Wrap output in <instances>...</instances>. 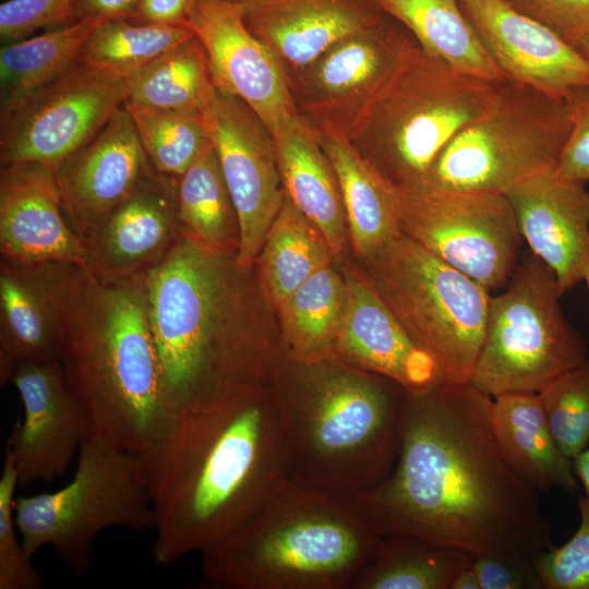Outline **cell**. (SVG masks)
Listing matches in <instances>:
<instances>
[{"instance_id": "32", "label": "cell", "mask_w": 589, "mask_h": 589, "mask_svg": "<svg viewBox=\"0 0 589 589\" xmlns=\"http://www.w3.org/2000/svg\"><path fill=\"white\" fill-rule=\"evenodd\" d=\"M471 560L467 551L417 537L381 534L375 552L349 589H450Z\"/></svg>"}, {"instance_id": "2", "label": "cell", "mask_w": 589, "mask_h": 589, "mask_svg": "<svg viewBox=\"0 0 589 589\" xmlns=\"http://www.w3.org/2000/svg\"><path fill=\"white\" fill-rule=\"evenodd\" d=\"M136 456L156 518L152 557L161 566L220 541L287 481L267 383L173 408Z\"/></svg>"}, {"instance_id": "1", "label": "cell", "mask_w": 589, "mask_h": 589, "mask_svg": "<svg viewBox=\"0 0 589 589\" xmlns=\"http://www.w3.org/2000/svg\"><path fill=\"white\" fill-rule=\"evenodd\" d=\"M492 405L470 383L406 394L392 472L352 498L377 533L472 555L533 557L553 546L538 491L498 447Z\"/></svg>"}, {"instance_id": "29", "label": "cell", "mask_w": 589, "mask_h": 589, "mask_svg": "<svg viewBox=\"0 0 589 589\" xmlns=\"http://www.w3.org/2000/svg\"><path fill=\"white\" fill-rule=\"evenodd\" d=\"M347 303L345 277L332 264L313 274L277 309L284 353L303 363L333 358Z\"/></svg>"}, {"instance_id": "10", "label": "cell", "mask_w": 589, "mask_h": 589, "mask_svg": "<svg viewBox=\"0 0 589 589\" xmlns=\"http://www.w3.org/2000/svg\"><path fill=\"white\" fill-rule=\"evenodd\" d=\"M561 296L552 271L532 253L526 254L505 290L491 297L469 383L492 398L538 394L584 363L586 344L564 316Z\"/></svg>"}, {"instance_id": "13", "label": "cell", "mask_w": 589, "mask_h": 589, "mask_svg": "<svg viewBox=\"0 0 589 589\" xmlns=\"http://www.w3.org/2000/svg\"><path fill=\"white\" fill-rule=\"evenodd\" d=\"M134 76L77 61L55 81L0 108V166L36 163L56 171L125 103Z\"/></svg>"}, {"instance_id": "7", "label": "cell", "mask_w": 589, "mask_h": 589, "mask_svg": "<svg viewBox=\"0 0 589 589\" xmlns=\"http://www.w3.org/2000/svg\"><path fill=\"white\" fill-rule=\"evenodd\" d=\"M498 84L461 73L421 47L368 110L349 141L397 189L424 181L466 127L496 104Z\"/></svg>"}, {"instance_id": "25", "label": "cell", "mask_w": 589, "mask_h": 589, "mask_svg": "<svg viewBox=\"0 0 589 589\" xmlns=\"http://www.w3.org/2000/svg\"><path fill=\"white\" fill-rule=\"evenodd\" d=\"M247 28L284 71L314 61L340 39L385 15L377 0H241Z\"/></svg>"}, {"instance_id": "42", "label": "cell", "mask_w": 589, "mask_h": 589, "mask_svg": "<svg viewBox=\"0 0 589 589\" xmlns=\"http://www.w3.org/2000/svg\"><path fill=\"white\" fill-rule=\"evenodd\" d=\"M581 50L589 44V0H504Z\"/></svg>"}, {"instance_id": "51", "label": "cell", "mask_w": 589, "mask_h": 589, "mask_svg": "<svg viewBox=\"0 0 589 589\" xmlns=\"http://www.w3.org/2000/svg\"><path fill=\"white\" fill-rule=\"evenodd\" d=\"M229 1H235V2H239V1H241V0H229Z\"/></svg>"}, {"instance_id": "35", "label": "cell", "mask_w": 589, "mask_h": 589, "mask_svg": "<svg viewBox=\"0 0 589 589\" xmlns=\"http://www.w3.org/2000/svg\"><path fill=\"white\" fill-rule=\"evenodd\" d=\"M215 91L208 58L194 35L137 72L127 104L201 112Z\"/></svg>"}, {"instance_id": "30", "label": "cell", "mask_w": 589, "mask_h": 589, "mask_svg": "<svg viewBox=\"0 0 589 589\" xmlns=\"http://www.w3.org/2000/svg\"><path fill=\"white\" fill-rule=\"evenodd\" d=\"M336 260L322 231L285 194L255 260L261 293L272 309Z\"/></svg>"}, {"instance_id": "37", "label": "cell", "mask_w": 589, "mask_h": 589, "mask_svg": "<svg viewBox=\"0 0 589 589\" xmlns=\"http://www.w3.org/2000/svg\"><path fill=\"white\" fill-rule=\"evenodd\" d=\"M124 105L149 161L159 173L178 178L209 141L201 112Z\"/></svg>"}, {"instance_id": "26", "label": "cell", "mask_w": 589, "mask_h": 589, "mask_svg": "<svg viewBox=\"0 0 589 589\" xmlns=\"http://www.w3.org/2000/svg\"><path fill=\"white\" fill-rule=\"evenodd\" d=\"M285 194L324 235L335 257L348 247L340 187L318 130L298 111L271 131Z\"/></svg>"}, {"instance_id": "39", "label": "cell", "mask_w": 589, "mask_h": 589, "mask_svg": "<svg viewBox=\"0 0 589 589\" xmlns=\"http://www.w3.org/2000/svg\"><path fill=\"white\" fill-rule=\"evenodd\" d=\"M19 473L7 449L0 477V589H40L44 580L22 544L14 517Z\"/></svg>"}, {"instance_id": "43", "label": "cell", "mask_w": 589, "mask_h": 589, "mask_svg": "<svg viewBox=\"0 0 589 589\" xmlns=\"http://www.w3.org/2000/svg\"><path fill=\"white\" fill-rule=\"evenodd\" d=\"M470 566L481 589H543L529 556L482 553Z\"/></svg>"}, {"instance_id": "33", "label": "cell", "mask_w": 589, "mask_h": 589, "mask_svg": "<svg viewBox=\"0 0 589 589\" xmlns=\"http://www.w3.org/2000/svg\"><path fill=\"white\" fill-rule=\"evenodd\" d=\"M175 205L181 237L238 252L237 212L209 141L191 166L175 178Z\"/></svg>"}, {"instance_id": "20", "label": "cell", "mask_w": 589, "mask_h": 589, "mask_svg": "<svg viewBox=\"0 0 589 589\" xmlns=\"http://www.w3.org/2000/svg\"><path fill=\"white\" fill-rule=\"evenodd\" d=\"M188 28L205 48L215 88L244 101L269 132L298 111L280 62L247 28L239 2L200 0Z\"/></svg>"}, {"instance_id": "6", "label": "cell", "mask_w": 589, "mask_h": 589, "mask_svg": "<svg viewBox=\"0 0 589 589\" xmlns=\"http://www.w3.org/2000/svg\"><path fill=\"white\" fill-rule=\"evenodd\" d=\"M380 538L353 500L287 480L201 570L212 589H349Z\"/></svg>"}, {"instance_id": "47", "label": "cell", "mask_w": 589, "mask_h": 589, "mask_svg": "<svg viewBox=\"0 0 589 589\" xmlns=\"http://www.w3.org/2000/svg\"><path fill=\"white\" fill-rule=\"evenodd\" d=\"M573 466L574 472L582 483L586 496L589 498V446L573 460Z\"/></svg>"}, {"instance_id": "14", "label": "cell", "mask_w": 589, "mask_h": 589, "mask_svg": "<svg viewBox=\"0 0 589 589\" xmlns=\"http://www.w3.org/2000/svg\"><path fill=\"white\" fill-rule=\"evenodd\" d=\"M419 49L413 35L385 13L378 23L340 39L305 67L285 71L292 101L315 128L349 139Z\"/></svg>"}, {"instance_id": "9", "label": "cell", "mask_w": 589, "mask_h": 589, "mask_svg": "<svg viewBox=\"0 0 589 589\" xmlns=\"http://www.w3.org/2000/svg\"><path fill=\"white\" fill-rule=\"evenodd\" d=\"M14 517L29 557L50 546L74 575L89 568L93 544L104 530L156 525L136 454L92 435L81 445L72 480L53 492L15 496Z\"/></svg>"}, {"instance_id": "23", "label": "cell", "mask_w": 589, "mask_h": 589, "mask_svg": "<svg viewBox=\"0 0 589 589\" xmlns=\"http://www.w3.org/2000/svg\"><path fill=\"white\" fill-rule=\"evenodd\" d=\"M344 277L348 303L333 358L389 378L407 393L446 383L434 360L410 338L361 271L347 268Z\"/></svg>"}, {"instance_id": "22", "label": "cell", "mask_w": 589, "mask_h": 589, "mask_svg": "<svg viewBox=\"0 0 589 589\" xmlns=\"http://www.w3.org/2000/svg\"><path fill=\"white\" fill-rule=\"evenodd\" d=\"M524 241L554 274L560 291L585 280L589 272V191L554 170L507 189Z\"/></svg>"}, {"instance_id": "24", "label": "cell", "mask_w": 589, "mask_h": 589, "mask_svg": "<svg viewBox=\"0 0 589 589\" xmlns=\"http://www.w3.org/2000/svg\"><path fill=\"white\" fill-rule=\"evenodd\" d=\"M1 259L85 265L81 240L62 211L55 170L36 163L0 168Z\"/></svg>"}, {"instance_id": "17", "label": "cell", "mask_w": 589, "mask_h": 589, "mask_svg": "<svg viewBox=\"0 0 589 589\" xmlns=\"http://www.w3.org/2000/svg\"><path fill=\"white\" fill-rule=\"evenodd\" d=\"M506 80L556 99L589 89V60L550 28L504 0H458Z\"/></svg>"}, {"instance_id": "50", "label": "cell", "mask_w": 589, "mask_h": 589, "mask_svg": "<svg viewBox=\"0 0 589 589\" xmlns=\"http://www.w3.org/2000/svg\"><path fill=\"white\" fill-rule=\"evenodd\" d=\"M585 281L587 284V287L589 289V272L587 273L586 277H585Z\"/></svg>"}, {"instance_id": "28", "label": "cell", "mask_w": 589, "mask_h": 589, "mask_svg": "<svg viewBox=\"0 0 589 589\" xmlns=\"http://www.w3.org/2000/svg\"><path fill=\"white\" fill-rule=\"evenodd\" d=\"M492 424L504 458L532 488L577 490L573 460L558 448L538 394L494 397Z\"/></svg>"}, {"instance_id": "5", "label": "cell", "mask_w": 589, "mask_h": 589, "mask_svg": "<svg viewBox=\"0 0 589 589\" xmlns=\"http://www.w3.org/2000/svg\"><path fill=\"white\" fill-rule=\"evenodd\" d=\"M146 275L106 278L84 266L60 358L88 435L134 454L156 438L170 413Z\"/></svg>"}, {"instance_id": "34", "label": "cell", "mask_w": 589, "mask_h": 589, "mask_svg": "<svg viewBox=\"0 0 589 589\" xmlns=\"http://www.w3.org/2000/svg\"><path fill=\"white\" fill-rule=\"evenodd\" d=\"M98 23L77 21L5 44L0 50V108L22 99L70 70Z\"/></svg>"}, {"instance_id": "3", "label": "cell", "mask_w": 589, "mask_h": 589, "mask_svg": "<svg viewBox=\"0 0 589 589\" xmlns=\"http://www.w3.org/2000/svg\"><path fill=\"white\" fill-rule=\"evenodd\" d=\"M237 253L180 237L146 275L170 411L267 383L283 354L280 339L264 322L259 284L238 264Z\"/></svg>"}, {"instance_id": "8", "label": "cell", "mask_w": 589, "mask_h": 589, "mask_svg": "<svg viewBox=\"0 0 589 589\" xmlns=\"http://www.w3.org/2000/svg\"><path fill=\"white\" fill-rule=\"evenodd\" d=\"M359 268L446 383H469L491 292L400 233Z\"/></svg>"}, {"instance_id": "31", "label": "cell", "mask_w": 589, "mask_h": 589, "mask_svg": "<svg viewBox=\"0 0 589 589\" xmlns=\"http://www.w3.org/2000/svg\"><path fill=\"white\" fill-rule=\"evenodd\" d=\"M421 49L453 69L495 84L506 81L464 15L458 0H377Z\"/></svg>"}, {"instance_id": "41", "label": "cell", "mask_w": 589, "mask_h": 589, "mask_svg": "<svg viewBox=\"0 0 589 589\" xmlns=\"http://www.w3.org/2000/svg\"><path fill=\"white\" fill-rule=\"evenodd\" d=\"M75 0H7L0 4V38L10 44L28 38L39 29L75 22Z\"/></svg>"}, {"instance_id": "16", "label": "cell", "mask_w": 589, "mask_h": 589, "mask_svg": "<svg viewBox=\"0 0 589 589\" xmlns=\"http://www.w3.org/2000/svg\"><path fill=\"white\" fill-rule=\"evenodd\" d=\"M84 266L0 260V382L17 362L60 361L65 325Z\"/></svg>"}, {"instance_id": "27", "label": "cell", "mask_w": 589, "mask_h": 589, "mask_svg": "<svg viewBox=\"0 0 589 589\" xmlns=\"http://www.w3.org/2000/svg\"><path fill=\"white\" fill-rule=\"evenodd\" d=\"M317 130L338 178L349 242L357 257L365 260L401 233L398 189L358 153L348 137L329 128Z\"/></svg>"}, {"instance_id": "18", "label": "cell", "mask_w": 589, "mask_h": 589, "mask_svg": "<svg viewBox=\"0 0 589 589\" xmlns=\"http://www.w3.org/2000/svg\"><path fill=\"white\" fill-rule=\"evenodd\" d=\"M9 382L16 388L23 417L13 426L7 449L19 485L49 483L62 477L88 436L84 414L70 393L60 361L17 362Z\"/></svg>"}, {"instance_id": "45", "label": "cell", "mask_w": 589, "mask_h": 589, "mask_svg": "<svg viewBox=\"0 0 589 589\" xmlns=\"http://www.w3.org/2000/svg\"><path fill=\"white\" fill-rule=\"evenodd\" d=\"M200 0H139L130 21L188 27Z\"/></svg>"}, {"instance_id": "19", "label": "cell", "mask_w": 589, "mask_h": 589, "mask_svg": "<svg viewBox=\"0 0 589 589\" xmlns=\"http://www.w3.org/2000/svg\"><path fill=\"white\" fill-rule=\"evenodd\" d=\"M154 171L123 104L55 171L63 214L79 239L91 233Z\"/></svg>"}, {"instance_id": "21", "label": "cell", "mask_w": 589, "mask_h": 589, "mask_svg": "<svg viewBox=\"0 0 589 589\" xmlns=\"http://www.w3.org/2000/svg\"><path fill=\"white\" fill-rule=\"evenodd\" d=\"M181 237L175 178L154 171L81 240L85 267L106 278L147 274Z\"/></svg>"}, {"instance_id": "40", "label": "cell", "mask_w": 589, "mask_h": 589, "mask_svg": "<svg viewBox=\"0 0 589 589\" xmlns=\"http://www.w3.org/2000/svg\"><path fill=\"white\" fill-rule=\"evenodd\" d=\"M580 524L562 546L550 548L532 557L544 589H589V498H578Z\"/></svg>"}, {"instance_id": "49", "label": "cell", "mask_w": 589, "mask_h": 589, "mask_svg": "<svg viewBox=\"0 0 589 589\" xmlns=\"http://www.w3.org/2000/svg\"><path fill=\"white\" fill-rule=\"evenodd\" d=\"M580 51L589 60V44H587Z\"/></svg>"}, {"instance_id": "48", "label": "cell", "mask_w": 589, "mask_h": 589, "mask_svg": "<svg viewBox=\"0 0 589 589\" xmlns=\"http://www.w3.org/2000/svg\"><path fill=\"white\" fill-rule=\"evenodd\" d=\"M450 589H481L479 579L470 565L459 573Z\"/></svg>"}, {"instance_id": "36", "label": "cell", "mask_w": 589, "mask_h": 589, "mask_svg": "<svg viewBox=\"0 0 589 589\" xmlns=\"http://www.w3.org/2000/svg\"><path fill=\"white\" fill-rule=\"evenodd\" d=\"M192 36L194 33L184 26L109 20L94 27L81 48L77 61L134 75Z\"/></svg>"}, {"instance_id": "44", "label": "cell", "mask_w": 589, "mask_h": 589, "mask_svg": "<svg viewBox=\"0 0 589 589\" xmlns=\"http://www.w3.org/2000/svg\"><path fill=\"white\" fill-rule=\"evenodd\" d=\"M568 101L572 129L554 171L565 180L585 184L589 181V89L575 93Z\"/></svg>"}, {"instance_id": "38", "label": "cell", "mask_w": 589, "mask_h": 589, "mask_svg": "<svg viewBox=\"0 0 589 589\" xmlns=\"http://www.w3.org/2000/svg\"><path fill=\"white\" fill-rule=\"evenodd\" d=\"M553 437L574 460L589 446V359L538 393Z\"/></svg>"}, {"instance_id": "15", "label": "cell", "mask_w": 589, "mask_h": 589, "mask_svg": "<svg viewBox=\"0 0 589 589\" xmlns=\"http://www.w3.org/2000/svg\"><path fill=\"white\" fill-rule=\"evenodd\" d=\"M201 113L238 216L237 261L252 271L285 199L273 136L244 101L216 88Z\"/></svg>"}, {"instance_id": "12", "label": "cell", "mask_w": 589, "mask_h": 589, "mask_svg": "<svg viewBox=\"0 0 589 589\" xmlns=\"http://www.w3.org/2000/svg\"><path fill=\"white\" fill-rule=\"evenodd\" d=\"M398 192L401 233L490 292L506 286L524 239L504 193L424 183Z\"/></svg>"}, {"instance_id": "4", "label": "cell", "mask_w": 589, "mask_h": 589, "mask_svg": "<svg viewBox=\"0 0 589 589\" xmlns=\"http://www.w3.org/2000/svg\"><path fill=\"white\" fill-rule=\"evenodd\" d=\"M287 480L354 498L392 472L407 392L336 358L283 353L271 377Z\"/></svg>"}, {"instance_id": "46", "label": "cell", "mask_w": 589, "mask_h": 589, "mask_svg": "<svg viewBox=\"0 0 589 589\" xmlns=\"http://www.w3.org/2000/svg\"><path fill=\"white\" fill-rule=\"evenodd\" d=\"M139 0H75L74 20L105 22L109 20H130Z\"/></svg>"}, {"instance_id": "11", "label": "cell", "mask_w": 589, "mask_h": 589, "mask_svg": "<svg viewBox=\"0 0 589 589\" xmlns=\"http://www.w3.org/2000/svg\"><path fill=\"white\" fill-rule=\"evenodd\" d=\"M572 123L568 100L506 80L495 106L447 144L421 183L504 193L555 169Z\"/></svg>"}]
</instances>
